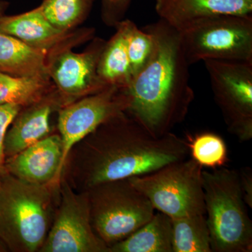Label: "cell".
<instances>
[{
    "instance_id": "cell-1",
    "label": "cell",
    "mask_w": 252,
    "mask_h": 252,
    "mask_svg": "<svg viewBox=\"0 0 252 252\" xmlns=\"http://www.w3.org/2000/svg\"><path fill=\"white\" fill-rule=\"evenodd\" d=\"M187 141L169 132L155 137L126 112L101 124L68 154L62 177L74 190L146 175L188 158Z\"/></svg>"
},
{
    "instance_id": "cell-2",
    "label": "cell",
    "mask_w": 252,
    "mask_h": 252,
    "mask_svg": "<svg viewBox=\"0 0 252 252\" xmlns=\"http://www.w3.org/2000/svg\"><path fill=\"white\" fill-rule=\"evenodd\" d=\"M153 37L152 57L124 89L126 113L152 135L171 132L185 121L195 94L180 32L163 18L143 28Z\"/></svg>"
},
{
    "instance_id": "cell-3",
    "label": "cell",
    "mask_w": 252,
    "mask_h": 252,
    "mask_svg": "<svg viewBox=\"0 0 252 252\" xmlns=\"http://www.w3.org/2000/svg\"><path fill=\"white\" fill-rule=\"evenodd\" d=\"M59 199L60 183L32 185L6 172L0 178V252H39Z\"/></svg>"
},
{
    "instance_id": "cell-4",
    "label": "cell",
    "mask_w": 252,
    "mask_h": 252,
    "mask_svg": "<svg viewBox=\"0 0 252 252\" xmlns=\"http://www.w3.org/2000/svg\"><path fill=\"white\" fill-rule=\"evenodd\" d=\"M202 179L212 252H251L252 221L238 170H203Z\"/></svg>"
},
{
    "instance_id": "cell-5",
    "label": "cell",
    "mask_w": 252,
    "mask_h": 252,
    "mask_svg": "<svg viewBox=\"0 0 252 252\" xmlns=\"http://www.w3.org/2000/svg\"><path fill=\"white\" fill-rule=\"evenodd\" d=\"M89 194L91 225L109 248L148 222L155 209L128 179L92 187Z\"/></svg>"
},
{
    "instance_id": "cell-6",
    "label": "cell",
    "mask_w": 252,
    "mask_h": 252,
    "mask_svg": "<svg viewBox=\"0 0 252 252\" xmlns=\"http://www.w3.org/2000/svg\"><path fill=\"white\" fill-rule=\"evenodd\" d=\"M202 172L203 167L188 158L128 180L155 210L174 219L205 215Z\"/></svg>"
},
{
    "instance_id": "cell-7",
    "label": "cell",
    "mask_w": 252,
    "mask_h": 252,
    "mask_svg": "<svg viewBox=\"0 0 252 252\" xmlns=\"http://www.w3.org/2000/svg\"><path fill=\"white\" fill-rule=\"evenodd\" d=\"M178 31L190 66L206 60L252 63V16L205 18Z\"/></svg>"
},
{
    "instance_id": "cell-8",
    "label": "cell",
    "mask_w": 252,
    "mask_h": 252,
    "mask_svg": "<svg viewBox=\"0 0 252 252\" xmlns=\"http://www.w3.org/2000/svg\"><path fill=\"white\" fill-rule=\"evenodd\" d=\"M227 130L241 142L252 138V63L203 61Z\"/></svg>"
},
{
    "instance_id": "cell-9",
    "label": "cell",
    "mask_w": 252,
    "mask_h": 252,
    "mask_svg": "<svg viewBox=\"0 0 252 252\" xmlns=\"http://www.w3.org/2000/svg\"><path fill=\"white\" fill-rule=\"evenodd\" d=\"M39 252H109L93 229L88 192L76 191L63 177L59 205Z\"/></svg>"
},
{
    "instance_id": "cell-10",
    "label": "cell",
    "mask_w": 252,
    "mask_h": 252,
    "mask_svg": "<svg viewBox=\"0 0 252 252\" xmlns=\"http://www.w3.org/2000/svg\"><path fill=\"white\" fill-rule=\"evenodd\" d=\"M128 105L124 89L108 86L60 109L57 129L63 142V167L68 154L76 144L101 124L126 112Z\"/></svg>"
},
{
    "instance_id": "cell-11",
    "label": "cell",
    "mask_w": 252,
    "mask_h": 252,
    "mask_svg": "<svg viewBox=\"0 0 252 252\" xmlns=\"http://www.w3.org/2000/svg\"><path fill=\"white\" fill-rule=\"evenodd\" d=\"M105 43L101 38H94L84 52L66 48L47 56L48 74L66 105L108 86L97 74Z\"/></svg>"
},
{
    "instance_id": "cell-12",
    "label": "cell",
    "mask_w": 252,
    "mask_h": 252,
    "mask_svg": "<svg viewBox=\"0 0 252 252\" xmlns=\"http://www.w3.org/2000/svg\"><path fill=\"white\" fill-rule=\"evenodd\" d=\"M0 32L18 38L47 56L91 40L94 32L93 28L60 31L46 19L38 7L14 16L4 15L0 19Z\"/></svg>"
},
{
    "instance_id": "cell-13",
    "label": "cell",
    "mask_w": 252,
    "mask_h": 252,
    "mask_svg": "<svg viewBox=\"0 0 252 252\" xmlns=\"http://www.w3.org/2000/svg\"><path fill=\"white\" fill-rule=\"evenodd\" d=\"M63 157L62 139L59 132H53L14 157L5 159V170L32 185L60 183Z\"/></svg>"
},
{
    "instance_id": "cell-14",
    "label": "cell",
    "mask_w": 252,
    "mask_h": 252,
    "mask_svg": "<svg viewBox=\"0 0 252 252\" xmlns=\"http://www.w3.org/2000/svg\"><path fill=\"white\" fill-rule=\"evenodd\" d=\"M65 105L55 87L41 100L21 108L5 136V159L14 157L54 132L50 121L51 115Z\"/></svg>"
},
{
    "instance_id": "cell-15",
    "label": "cell",
    "mask_w": 252,
    "mask_h": 252,
    "mask_svg": "<svg viewBox=\"0 0 252 252\" xmlns=\"http://www.w3.org/2000/svg\"><path fill=\"white\" fill-rule=\"evenodd\" d=\"M220 16H252V0H175L161 18L180 31L195 21Z\"/></svg>"
},
{
    "instance_id": "cell-16",
    "label": "cell",
    "mask_w": 252,
    "mask_h": 252,
    "mask_svg": "<svg viewBox=\"0 0 252 252\" xmlns=\"http://www.w3.org/2000/svg\"><path fill=\"white\" fill-rule=\"evenodd\" d=\"M0 72L16 77H49L47 55L0 32Z\"/></svg>"
},
{
    "instance_id": "cell-17",
    "label": "cell",
    "mask_w": 252,
    "mask_h": 252,
    "mask_svg": "<svg viewBox=\"0 0 252 252\" xmlns=\"http://www.w3.org/2000/svg\"><path fill=\"white\" fill-rule=\"evenodd\" d=\"M109 252H172L170 217L158 212L128 237L114 244Z\"/></svg>"
},
{
    "instance_id": "cell-18",
    "label": "cell",
    "mask_w": 252,
    "mask_h": 252,
    "mask_svg": "<svg viewBox=\"0 0 252 252\" xmlns=\"http://www.w3.org/2000/svg\"><path fill=\"white\" fill-rule=\"evenodd\" d=\"M123 20V21H124ZM116 26V32L106 41L97 65V74L106 86L126 89L132 79L124 21Z\"/></svg>"
},
{
    "instance_id": "cell-19",
    "label": "cell",
    "mask_w": 252,
    "mask_h": 252,
    "mask_svg": "<svg viewBox=\"0 0 252 252\" xmlns=\"http://www.w3.org/2000/svg\"><path fill=\"white\" fill-rule=\"evenodd\" d=\"M54 89L49 77H16L0 72V104L23 108L41 100Z\"/></svg>"
},
{
    "instance_id": "cell-20",
    "label": "cell",
    "mask_w": 252,
    "mask_h": 252,
    "mask_svg": "<svg viewBox=\"0 0 252 252\" xmlns=\"http://www.w3.org/2000/svg\"><path fill=\"white\" fill-rule=\"evenodd\" d=\"M172 252H212L206 215L171 219Z\"/></svg>"
},
{
    "instance_id": "cell-21",
    "label": "cell",
    "mask_w": 252,
    "mask_h": 252,
    "mask_svg": "<svg viewBox=\"0 0 252 252\" xmlns=\"http://www.w3.org/2000/svg\"><path fill=\"white\" fill-rule=\"evenodd\" d=\"M94 0H44L38 8L53 26L61 31L75 30L90 14Z\"/></svg>"
},
{
    "instance_id": "cell-22",
    "label": "cell",
    "mask_w": 252,
    "mask_h": 252,
    "mask_svg": "<svg viewBox=\"0 0 252 252\" xmlns=\"http://www.w3.org/2000/svg\"><path fill=\"white\" fill-rule=\"evenodd\" d=\"M189 154L202 167L210 169L224 167L228 161V148L220 136L203 132L187 137Z\"/></svg>"
},
{
    "instance_id": "cell-23",
    "label": "cell",
    "mask_w": 252,
    "mask_h": 252,
    "mask_svg": "<svg viewBox=\"0 0 252 252\" xmlns=\"http://www.w3.org/2000/svg\"><path fill=\"white\" fill-rule=\"evenodd\" d=\"M126 46L132 69V77L144 67L153 54V37L147 32L137 28L130 20L124 19Z\"/></svg>"
},
{
    "instance_id": "cell-24",
    "label": "cell",
    "mask_w": 252,
    "mask_h": 252,
    "mask_svg": "<svg viewBox=\"0 0 252 252\" xmlns=\"http://www.w3.org/2000/svg\"><path fill=\"white\" fill-rule=\"evenodd\" d=\"M22 107L16 104H0V178L6 173L4 142L5 136L11 123Z\"/></svg>"
},
{
    "instance_id": "cell-25",
    "label": "cell",
    "mask_w": 252,
    "mask_h": 252,
    "mask_svg": "<svg viewBox=\"0 0 252 252\" xmlns=\"http://www.w3.org/2000/svg\"><path fill=\"white\" fill-rule=\"evenodd\" d=\"M102 18L107 26L116 27L124 20L131 0H101Z\"/></svg>"
},
{
    "instance_id": "cell-26",
    "label": "cell",
    "mask_w": 252,
    "mask_h": 252,
    "mask_svg": "<svg viewBox=\"0 0 252 252\" xmlns=\"http://www.w3.org/2000/svg\"><path fill=\"white\" fill-rule=\"evenodd\" d=\"M240 187L244 199L249 208H252V170L250 167H242L238 170Z\"/></svg>"
},
{
    "instance_id": "cell-27",
    "label": "cell",
    "mask_w": 252,
    "mask_h": 252,
    "mask_svg": "<svg viewBox=\"0 0 252 252\" xmlns=\"http://www.w3.org/2000/svg\"><path fill=\"white\" fill-rule=\"evenodd\" d=\"M175 0H156V10L160 18L162 17L173 4Z\"/></svg>"
},
{
    "instance_id": "cell-28",
    "label": "cell",
    "mask_w": 252,
    "mask_h": 252,
    "mask_svg": "<svg viewBox=\"0 0 252 252\" xmlns=\"http://www.w3.org/2000/svg\"><path fill=\"white\" fill-rule=\"evenodd\" d=\"M9 2L5 0H0V19L5 15L6 10L9 7Z\"/></svg>"
}]
</instances>
